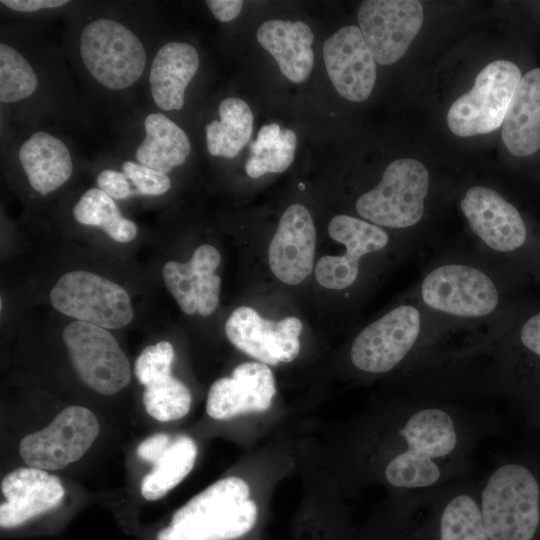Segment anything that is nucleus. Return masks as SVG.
Wrapping results in <instances>:
<instances>
[{
	"instance_id": "1a4fd4ad",
	"label": "nucleus",
	"mask_w": 540,
	"mask_h": 540,
	"mask_svg": "<svg viewBox=\"0 0 540 540\" xmlns=\"http://www.w3.org/2000/svg\"><path fill=\"white\" fill-rule=\"evenodd\" d=\"M62 337L78 376L87 386L104 395L127 386L129 360L107 329L76 320L64 328Z\"/></svg>"
},
{
	"instance_id": "2f4dec72",
	"label": "nucleus",
	"mask_w": 540,
	"mask_h": 540,
	"mask_svg": "<svg viewBox=\"0 0 540 540\" xmlns=\"http://www.w3.org/2000/svg\"><path fill=\"white\" fill-rule=\"evenodd\" d=\"M122 169L137 191L143 195L159 196L166 193L171 187V181L167 174L138 162L125 161Z\"/></svg>"
},
{
	"instance_id": "b1692460",
	"label": "nucleus",
	"mask_w": 540,
	"mask_h": 540,
	"mask_svg": "<svg viewBox=\"0 0 540 540\" xmlns=\"http://www.w3.org/2000/svg\"><path fill=\"white\" fill-rule=\"evenodd\" d=\"M144 127L145 138L135 153L138 163L167 174L186 161L190 141L175 122L162 113H150Z\"/></svg>"
},
{
	"instance_id": "ddd939ff",
	"label": "nucleus",
	"mask_w": 540,
	"mask_h": 540,
	"mask_svg": "<svg viewBox=\"0 0 540 540\" xmlns=\"http://www.w3.org/2000/svg\"><path fill=\"white\" fill-rule=\"evenodd\" d=\"M460 208L472 233L488 250L506 254L524 245L527 228L519 211L496 190L472 186Z\"/></svg>"
},
{
	"instance_id": "cd10ccee",
	"label": "nucleus",
	"mask_w": 540,
	"mask_h": 540,
	"mask_svg": "<svg viewBox=\"0 0 540 540\" xmlns=\"http://www.w3.org/2000/svg\"><path fill=\"white\" fill-rule=\"evenodd\" d=\"M142 399L146 412L163 422L184 417L191 406L189 389L171 374L146 385Z\"/></svg>"
},
{
	"instance_id": "c756f323",
	"label": "nucleus",
	"mask_w": 540,
	"mask_h": 540,
	"mask_svg": "<svg viewBox=\"0 0 540 540\" xmlns=\"http://www.w3.org/2000/svg\"><path fill=\"white\" fill-rule=\"evenodd\" d=\"M297 137L290 129L281 130L277 142L257 156L251 155L246 161L245 169L252 178H258L266 173H281L294 160Z\"/></svg>"
},
{
	"instance_id": "393cba45",
	"label": "nucleus",
	"mask_w": 540,
	"mask_h": 540,
	"mask_svg": "<svg viewBox=\"0 0 540 540\" xmlns=\"http://www.w3.org/2000/svg\"><path fill=\"white\" fill-rule=\"evenodd\" d=\"M220 120L206 125V144L212 156L234 158L250 140L253 114L248 104L239 98L224 99L218 108Z\"/></svg>"
},
{
	"instance_id": "4c0bfd02",
	"label": "nucleus",
	"mask_w": 540,
	"mask_h": 540,
	"mask_svg": "<svg viewBox=\"0 0 540 540\" xmlns=\"http://www.w3.org/2000/svg\"><path fill=\"white\" fill-rule=\"evenodd\" d=\"M281 129L278 124L272 123L261 127L256 140L251 144L253 156H257L272 147L278 140Z\"/></svg>"
},
{
	"instance_id": "4be33fe9",
	"label": "nucleus",
	"mask_w": 540,
	"mask_h": 540,
	"mask_svg": "<svg viewBox=\"0 0 540 540\" xmlns=\"http://www.w3.org/2000/svg\"><path fill=\"white\" fill-rule=\"evenodd\" d=\"M501 135L514 156H530L540 149V68L521 77L506 112Z\"/></svg>"
},
{
	"instance_id": "aec40b11",
	"label": "nucleus",
	"mask_w": 540,
	"mask_h": 540,
	"mask_svg": "<svg viewBox=\"0 0 540 540\" xmlns=\"http://www.w3.org/2000/svg\"><path fill=\"white\" fill-rule=\"evenodd\" d=\"M313 40L312 30L302 21L267 20L257 30L258 43L273 56L283 75L295 83L305 81L312 71Z\"/></svg>"
},
{
	"instance_id": "9b49d317",
	"label": "nucleus",
	"mask_w": 540,
	"mask_h": 540,
	"mask_svg": "<svg viewBox=\"0 0 540 540\" xmlns=\"http://www.w3.org/2000/svg\"><path fill=\"white\" fill-rule=\"evenodd\" d=\"M357 17L375 61L390 65L406 53L421 29L424 13L415 0H366L359 5Z\"/></svg>"
},
{
	"instance_id": "39448f33",
	"label": "nucleus",
	"mask_w": 540,
	"mask_h": 540,
	"mask_svg": "<svg viewBox=\"0 0 540 540\" xmlns=\"http://www.w3.org/2000/svg\"><path fill=\"white\" fill-rule=\"evenodd\" d=\"M80 56L90 75L110 90L131 87L142 76L146 51L139 37L125 25L96 19L82 30Z\"/></svg>"
},
{
	"instance_id": "2eb2a0df",
	"label": "nucleus",
	"mask_w": 540,
	"mask_h": 540,
	"mask_svg": "<svg viewBox=\"0 0 540 540\" xmlns=\"http://www.w3.org/2000/svg\"><path fill=\"white\" fill-rule=\"evenodd\" d=\"M327 74L336 91L352 102L366 100L375 85L376 61L359 27L338 29L323 44Z\"/></svg>"
},
{
	"instance_id": "a878e982",
	"label": "nucleus",
	"mask_w": 540,
	"mask_h": 540,
	"mask_svg": "<svg viewBox=\"0 0 540 540\" xmlns=\"http://www.w3.org/2000/svg\"><path fill=\"white\" fill-rule=\"evenodd\" d=\"M196 457L197 447L190 437L174 438L154 469L143 478L142 496L150 501L162 498L190 473Z\"/></svg>"
},
{
	"instance_id": "bb28decb",
	"label": "nucleus",
	"mask_w": 540,
	"mask_h": 540,
	"mask_svg": "<svg viewBox=\"0 0 540 540\" xmlns=\"http://www.w3.org/2000/svg\"><path fill=\"white\" fill-rule=\"evenodd\" d=\"M77 222L103 229L112 239L127 243L137 234V226L122 216L115 201L99 188L87 190L73 208Z\"/></svg>"
},
{
	"instance_id": "9d476101",
	"label": "nucleus",
	"mask_w": 540,
	"mask_h": 540,
	"mask_svg": "<svg viewBox=\"0 0 540 540\" xmlns=\"http://www.w3.org/2000/svg\"><path fill=\"white\" fill-rule=\"evenodd\" d=\"M100 431L89 409L69 406L44 429L26 435L19 452L30 467L45 471L60 470L79 460L91 447Z\"/></svg>"
},
{
	"instance_id": "f3484780",
	"label": "nucleus",
	"mask_w": 540,
	"mask_h": 540,
	"mask_svg": "<svg viewBox=\"0 0 540 540\" xmlns=\"http://www.w3.org/2000/svg\"><path fill=\"white\" fill-rule=\"evenodd\" d=\"M315 246L316 231L310 212L301 204L290 205L268 248L273 274L288 285L301 283L313 269Z\"/></svg>"
},
{
	"instance_id": "4468645a",
	"label": "nucleus",
	"mask_w": 540,
	"mask_h": 540,
	"mask_svg": "<svg viewBox=\"0 0 540 540\" xmlns=\"http://www.w3.org/2000/svg\"><path fill=\"white\" fill-rule=\"evenodd\" d=\"M329 236L343 244L342 255L321 257L315 267L318 283L328 289L342 290L351 286L359 275L360 259L384 249L389 243L388 233L371 222L340 214L328 225Z\"/></svg>"
},
{
	"instance_id": "412c9836",
	"label": "nucleus",
	"mask_w": 540,
	"mask_h": 540,
	"mask_svg": "<svg viewBox=\"0 0 540 540\" xmlns=\"http://www.w3.org/2000/svg\"><path fill=\"white\" fill-rule=\"evenodd\" d=\"M199 67L197 50L189 43L169 42L156 53L149 74L150 91L162 110H180L188 84Z\"/></svg>"
},
{
	"instance_id": "0eeeda50",
	"label": "nucleus",
	"mask_w": 540,
	"mask_h": 540,
	"mask_svg": "<svg viewBox=\"0 0 540 540\" xmlns=\"http://www.w3.org/2000/svg\"><path fill=\"white\" fill-rule=\"evenodd\" d=\"M521 77L520 69L511 61L495 60L486 65L473 87L449 108L450 131L459 137H471L499 128Z\"/></svg>"
},
{
	"instance_id": "423d86ee",
	"label": "nucleus",
	"mask_w": 540,
	"mask_h": 540,
	"mask_svg": "<svg viewBox=\"0 0 540 540\" xmlns=\"http://www.w3.org/2000/svg\"><path fill=\"white\" fill-rule=\"evenodd\" d=\"M423 305L440 314L480 319L496 312L500 293L494 279L479 267L449 262L431 269L420 284Z\"/></svg>"
},
{
	"instance_id": "a211bd4d",
	"label": "nucleus",
	"mask_w": 540,
	"mask_h": 540,
	"mask_svg": "<svg viewBox=\"0 0 540 540\" xmlns=\"http://www.w3.org/2000/svg\"><path fill=\"white\" fill-rule=\"evenodd\" d=\"M275 392L271 369L261 362H245L234 368L231 377L220 378L211 385L206 411L217 420L263 412L271 406Z\"/></svg>"
},
{
	"instance_id": "7c9ffc66",
	"label": "nucleus",
	"mask_w": 540,
	"mask_h": 540,
	"mask_svg": "<svg viewBox=\"0 0 540 540\" xmlns=\"http://www.w3.org/2000/svg\"><path fill=\"white\" fill-rule=\"evenodd\" d=\"M174 348L168 341H160L143 349L134 364L138 381L144 386L171 374Z\"/></svg>"
},
{
	"instance_id": "7ed1b4c3",
	"label": "nucleus",
	"mask_w": 540,
	"mask_h": 540,
	"mask_svg": "<svg viewBox=\"0 0 540 540\" xmlns=\"http://www.w3.org/2000/svg\"><path fill=\"white\" fill-rule=\"evenodd\" d=\"M424 318L415 304H402L366 326L350 349L352 365L369 374L392 371L409 357L421 355Z\"/></svg>"
},
{
	"instance_id": "f257e3e1",
	"label": "nucleus",
	"mask_w": 540,
	"mask_h": 540,
	"mask_svg": "<svg viewBox=\"0 0 540 540\" xmlns=\"http://www.w3.org/2000/svg\"><path fill=\"white\" fill-rule=\"evenodd\" d=\"M489 540H533L540 526V479L521 461L498 459L478 481Z\"/></svg>"
},
{
	"instance_id": "f704fd0d",
	"label": "nucleus",
	"mask_w": 540,
	"mask_h": 540,
	"mask_svg": "<svg viewBox=\"0 0 540 540\" xmlns=\"http://www.w3.org/2000/svg\"><path fill=\"white\" fill-rule=\"evenodd\" d=\"M519 339L525 349L540 357V311L523 324Z\"/></svg>"
},
{
	"instance_id": "5701e85b",
	"label": "nucleus",
	"mask_w": 540,
	"mask_h": 540,
	"mask_svg": "<svg viewBox=\"0 0 540 540\" xmlns=\"http://www.w3.org/2000/svg\"><path fill=\"white\" fill-rule=\"evenodd\" d=\"M18 157L30 186L43 196L60 188L73 172L68 147L45 131L33 133L20 146Z\"/></svg>"
},
{
	"instance_id": "473e14b6",
	"label": "nucleus",
	"mask_w": 540,
	"mask_h": 540,
	"mask_svg": "<svg viewBox=\"0 0 540 540\" xmlns=\"http://www.w3.org/2000/svg\"><path fill=\"white\" fill-rule=\"evenodd\" d=\"M129 181L123 172L111 169L103 170L97 177L99 189L116 200L131 196L133 190Z\"/></svg>"
},
{
	"instance_id": "c85d7f7f",
	"label": "nucleus",
	"mask_w": 540,
	"mask_h": 540,
	"mask_svg": "<svg viewBox=\"0 0 540 540\" xmlns=\"http://www.w3.org/2000/svg\"><path fill=\"white\" fill-rule=\"evenodd\" d=\"M38 85L33 68L15 48L0 44V100L14 103L31 96Z\"/></svg>"
},
{
	"instance_id": "c9c22d12",
	"label": "nucleus",
	"mask_w": 540,
	"mask_h": 540,
	"mask_svg": "<svg viewBox=\"0 0 540 540\" xmlns=\"http://www.w3.org/2000/svg\"><path fill=\"white\" fill-rule=\"evenodd\" d=\"M205 3L213 15L222 22L235 19L244 4L241 0H207Z\"/></svg>"
},
{
	"instance_id": "6e6552de",
	"label": "nucleus",
	"mask_w": 540,
	"mask_h": 540,
	"mask_svg": "<svg viewBox=\"0 0 540 540\" xmlns=\"http://www.w3.org/2000/svg\"><path fill=\"white\" fill-rule=\"evenodd\" d=\"M50 302L64 315L105 329L121 328L133 318L124 288L83 270L62 275L50 292Z\"/></svg>"
},
{
	"instance_id": "f03ea898",
	"label": "nucleus",
	"mask_w": 540,
	"mask_h": 540,
	"mask_svg": "<svg viewBox=\"0 0 540 540\" xmlns=\"http://www.w3.org/2000/svg\"><path fill=\"white\" fill-rule=\"evenodd\" d=\"M241 478L217 481L175 512L157 540H233L257 521V506Z\"/></svg>"
},
{
	"instance_id": "20e7f679",
	"label": "nucleus",
	"mask_w": 540,
	"mask_h": 540,
	"mask_svg": "<svg viewBox=\"0 0 540 540\" xmlns=\"http://www.w3.org/2000/svg\"><path fill=\"white\" fill-rule=\"evenodd\" d=\"M429 183V171L422 162L397 159L386 167L380 182L357 199L356 210L382 228L415 226L425 212Z\"/></svg>"
},
{
	"instance_id": "e433bc0d",
	"label": "nucleus",
	"mask_w": 540,
	"mask_h": 540,
	"mask_svg": "<svg viewBox=\"0 0 540 540\" xmlns=\"http://www.w3.org/2000/svg\"><path fill=\"white\" fill-rule=\"evenodd\" d=\"M1 3L17 12H35L42 9L58 8L69 2L66 0H2Z\"/></svg>"
},
{
	"instance_id": "f8f14e48",
	"label": "nucleus",
	"mask_w": 540,
	"mask_h": 540,
	"mask_svg": "<svg viewBox=\"0 0 540 540\" xmlns=\"http://www.w3.org/2000/svg\"><path fill=\"white\" fill-rule=\"evenodd\" d=\"M301 331L302 323L296 317L267 320L246 306L236 308L225 324L229 341L266 365L293 361L300 351Z\"/></svg>"
},
{
	"instance_id": "6ab92c4d",
	"label": "nucleus",
	"mask_w": 540,
	"mask_h": 540,
	"mask_svg": "<svg viewBox=\"0 0 540 540\" xmlns=\"http://www.w3.org/2000/svg\"><path fill=\"white\" fill-rule=\"evenodd\" d=\"M1 493L4 501L0 504V526L9 529L58 506L64 488L58 477L29 466L5 475Z\"/></svg>"
},
{
	"instance_id": "72a5a7b5",
	"label": "nucleus",
	"mask_w": 540,
	"mask_h": 540,
	"mask_svg": "<svg viewBox=\"0 0 540 540\" xmlns=\"http://www.w3.org/2000/svg\"><path fill=\"white\" fill-rule=\"evenodd\" d=\"M172 440L167 434H154L140 443L137 455L142 460L155 465L167 451Z\"/></svg>"
},
{
	"instance_id": "dca6fc26",
	"label": "nucleus",
	"mask_w": 540,
	"mask_h": 540,
	"mask_svg": "<svg viewBox=\"0 0 540 540\" xmlns=\"http://www.w3.org/2000/svg\"><path fill=\"white\" fill-rule=\"evenodd\" d=\"M221 256L209 244L199 246L190 261L167 262L162 270L165 285L185 314H212L219 302L221 279L215 274Z\"/></svg>"
}]
</instances>
